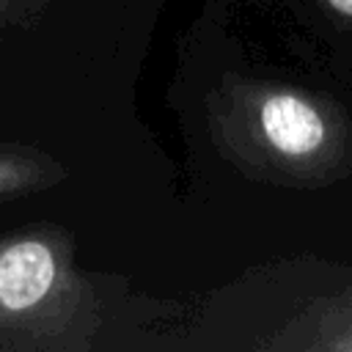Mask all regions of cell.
Returning a JSON list of instances; mask_svg holds the SVG:
<instances>
[{"mask_svg":"<svg viewBox=\"0 0 352 352\" xmlns=\"http://www.w3.org/2000/svg\"><path fill=\"white\" fill-rule=\"evenodd\" d=\"M333 8H338L341 14H352V0H330Z\"/></svg>","mask_w":352,"mask_h":352,"instance_id":"3","label":"cell"},{"mask_svg":"<svg viewBox=\"0 0 352 352\" xmlns=\"http://www.w3.org/2000/svg\"><path fill=\"white\" fill-rule=\"evenodd\" d=\"M261 126L270 143L286 154H308L324 138V126L316 110L289 94H278L264 102Z\"/></svg>","mask_w":352,"mask_h":352,"instance_id":"2","label":"cell"},{"mask_svg":"<svg viewBox=\"0 0 352 352\" xmlns=\"http://www.w3.org/2000/svg\"><path fill=\"white\" fill-rule=\"evenodd\" d=\"M55 275V256L44 242H14L0 253V302L8 311L33 308L50 294Z\"/></svg>","mask_w":352,"mask_h":352,"instance_id":"1","label":"cell"}]
</instances>
